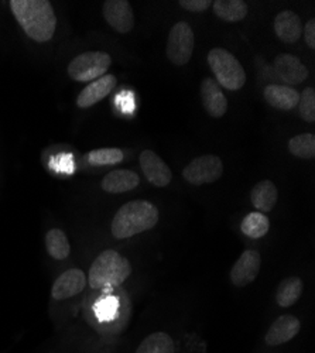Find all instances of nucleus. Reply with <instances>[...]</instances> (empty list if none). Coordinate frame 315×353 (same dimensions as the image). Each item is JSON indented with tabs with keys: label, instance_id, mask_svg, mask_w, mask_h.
I'll return each mask as SVG.
<instances>
[{
	"label": "nucleus",
	"instance_id": "obj_1",
	"mask_svg": "<svg viewBox=\"0 0 315 353\" xmlns=\"http://www.w3.org/2000/svg\"><path fill=\"white\" fill-rule=\"evenodd\" d=\"M9 5L17 23L32 40L47 43L52 39L57 16L48 0H12Z\"/></svg>",
	"mask_w": 315,
	"mask_h": 353
},
{
	"label": "nucleus",
	"instance_id": "obj_2",
	"mask_svg": "<svg viewBox=\"0 0 315 353\" xmlns=\"http://www.w3.org/2000/svg\"><path fill=\"white\" fill-rule=\"evenodd\" d=\"M159 210L149 201H130L114 215L112 234L116 239H129L153 229L159 222Z\"/></svg>",
	"mask_w": 315,
	"mask_h": 353
},
{
	"label": "nucleus",
	"instance_id": "obj_3",
	"mask_svg": "<svg viewBox=\"0 0 315 353\" xmlns=\"http://www.w3.org/2000/svg\"><path fill=\"white\" fill-rule=\"evenodd\" d=\"M132 274V264L116 250L102 252L91 264L88 283L94 290L119 287Z\"/></svg>",
	"mask_w": 315,
	"mask_h": 353
},
{
	"label": "nucleus",
	"instance_id": "obj_4",
	"mask_svg": "<svg viewBox=\"0 0 315 353\" xmlns=\"http://www.w3.org/2000/svg\"><path fill=\"white\" fill-rule=\"evenodd\" d=\"M208 64L218 85L229 91H239L246 82V72L242 64L227 50L214 48L208 52Z\"/></svg>",
	"mask_w": 315,
	"mask_h": 353
},
{
	"label": "nucleus",
	"instance_id": "obj_5",
	"mask_svg": "<svg viewBox=\"0 0 315 353\" xmlns=\"http://www.w3.org/2000/svg\"><path fill=\"white\" fill-rule=\"evenodd\" d=\"M112 64V58L103 51L82 52L68 65L70 77L77 82H92L105 75Z\"/></svg>",
	"mask_w": 315,
	"mask_h": 353
},
{
	"label": "nucleus",
	"instance_id": "obj_6",
	"mask_svg": "<svg viewBox=\"0 0 315 353\" xmlns=\"http://www.w3.org/2000/svg\"><path fill=\"white\" fill-rule=\"evenodd\" d=\"M194 32L188 23L179 21L171 27L167 41V58L171 64L183 67L190 63L194 52Z\"/></svg>",
	"mask_w": 315,
	"mask_h": 353
},
{
	"label": "nucleus",
	"instance_id": "obj_7",
	"mask_svg": "<svg viewBox=\"0 0 315 353\" xmlns=\"http://www.w3.org/2000/svg\"><path fill=\"white\" fill-rule=\"evenodd\" d=\"M223 174V164L218 156L205 154L194 159L183 171L184 180L192 185L212 184Z\"/></svg>",
	"mask_w": 315,
	"mask_h": 353
},
{
	"label": "nucleus",
	"instance_id": "obj_8",
	"mask_svg": "<svg viewBox=\"0 0 315 353\" xmlns=\"http://www.w3.org/2000/svg\"><path fill=\"white\" fill-rule=\"evenodd\" d=\"M103 16L114 32L126 34L134 27V13L126 0H106L103 3Z\"/></svg>",
	"mask_w": 315,
	"mask_h": 353
},
{
	"label": "nucleus",
	"instance_id": "obj_9",
	"mask_svg": "<svg viewBox=\"0 0 315 353\" xmlns=\"http://www.w3.org/2000/svg\"><path fill=\"white\" fill-rule=\"evenodd\" d=\"M262 268V256L256 250H246L236 260L231 270V281L235 287H246L259 276Z\"/></svg>",
	"mask_w": 315,
	"mask_h": 353
},
{
	"label": "nucleus",
	"instance_id": "obj_10",
	"mask_svg": "<svg viewBox=\"0 0 315 353\" xmlns=\"http://www.w3.org/2000/svg\"><path fill=\"white\" fill-rule=\"evenodd\" d=\"M87 283V274L82 270L70 269L55 279L51 287V296L57 301L72 299L83 291Z\"/></svg>",
	"mask_w": 315,
	"mask_h": 353
},
{
	"label": "nucleus",
	"instance_id": "obj_11",
	"mask_svg": "<svg viewBox=\"0 0 315 353\" xmlns=\"http://www.w3.org/2000/svg\"><path fill=\"white\" fill-rule=\"evenodd\" d=\"M140 167L148 181L154 187H167L173 179L168 165L152 150H145L140 154Z\"/></svg>",
	"mask_w": 315,
	"mask_h": 353
},
{
	"label": "nucleus",
	"instance_id": "obj_12",
	"mask_svg": "<svg viewBox=\"0 0 315 353\" xmlns=\"http://www.w3.org/2000/svg\"><path fill=\"white\" fill-rule=\"evenodd\" d=\"M274 72L276 75L289 85H298L304 82L308 77L307 67L293 54H280L274 60Z\"/></svg>",
	"mask_w": 315,
	"mask_h": 353
},
{
	"label": "nucleus",
	"instance_id": "obj_13",
	"mask_svg": "<svg viewBox=\"0 0 315 353\" xmlns=\"http://www.w3.org/2000/svg\"><path fill=\"white\" fill-rule=\"evenodd\" d=\"M114 85H116V78L112 74H105L99 79L92 81L90 85L85 86L78 95L77 106L82 109L94 106L95 103L105 99L113 91Z\"/></svg>",
	"mask_w": 315,
	"mask_h": 353
},
{
	"label": "nucleus",
	"instance_id": "obj_14",
	"mask_svg": "<svg viewBox=\"0 0 315 353\" xmlns=\"http://www.w3.org/2000/svg\"><path fill=\"white\" fill-rule=\"evenodd\" d=\"M300 327V321L294 315H281L270 325L265 341L270 346L287 343L297 336Z\"/></svg>",
	"mask_w": 315,
	"mask_h": 353
},
{
	"label": "nucleus",
	"instance_id": "obj_15",
	"mask_svg": "<svg viewBox=\"0 0 315 353\" xmlns=\"http://www.w3.org/2000/svg\"><path fill=\"white\" fill-rule=\"evenodd\" d=\"M201 99L207 113L212 117H222L227 110V101L218 82L212 78H205L201 83Z\"/></svg>",
	"mask_w": 315,
	"mask_h": 353
},
{
	"label": "nucleus",
	"instance_id": "obj_16",
	"mask_svg": "<svg viewBox=\"0 0 315 353\" xmlns=\"http://www.w3.org/2000/svg\"><path fill=\"white\" fill-rule=\"evenodd\" d=\"M274 32L283 43L294 44L298 41L303 33L301 20L294 12L284 10L274 19Z\"/></svg>",
	"mask_w": 315,
	"mask_h": 353
},
{
	"label": "nucleus",
	"instance_id": "obj_17",
	"mask_svg": "<svg viewBox=\"0 0 315 353\" xmlns=\"http://www.w3.org/2000/svg\"><path fill=\"white\" fill-rule=\"evenodd\" d=\"M139 175L132 170H114L103 176L102 188L109 194H122L139 185Z\"/></svg>",
	"mask_w": 315,
	"mask_h": 353
},
{
	"label": "nucleus",
	"instance_id": "obj_18",
	"mask_svg": "<svg viewBox=\"0 0 315 353\" xmlns=\"http://www.w3.org/2000/svg\"><path fill=\"white\" fill-rule=\"evenodd\" d=\"M266 102L277 109L290 110L297 106L300 94L287 85H269L263 92Z\"/></svg>",
	"mask_w": 315,
	"mask_h": 353
},
{
	"label": "nucleus",
	"instance_id": "obj_19",
	"mask_svg": "<svg viewBox=\"0 0 315 353\" xmlns=\"http://www.w3.org/2000/svg\"><path fill=\"white\" fill-rule=\"evenodd\" d=\"M277 196H278L277 188L269 180H263L261 183H257L253 187L252 194H250V199H252L253 207L262 214L273 211V208L276 207Z\"/></svg>",
	"mask_w": 315,
	"mask_h": 353
},
{
	"label": "nucleus",
	"instance_id": "obj_20",
	"mask_svg": "<svg viewBox=\"0 0 315 353\" xmlns=\"http://www.w3.org/2000/svg\"><path fill=\"white\" fill-rule=\"evenodd\" d=\"M214 13L223 21L236 23L247 16L249 8L243 0H216L212 2Z\"/></svg>",
	"mask_w": 315,
	"mask_h": 353
},
{
	"label": "nucleus",
	"instance_id": "obj_21",
	"mask_svg": "<svg viewBox=\"0 0 315 353\" xmlns=\"http://www.w3.org/2000/svg\"><path fill=\"white\" fill-rule=\"evenodd\" d=\"M303 281L301 279L293 276V277H287L284 279L276 292V301L280 307L283 308H289L292 305H294L298 299L301 297L303 294Z\"/></svg>",
	"mask_w": 315,
	"mask_h": 353
},
{
	"label": "nucleus",
	"instance_id": "obj_22",
	"mask_svg": "<svg viewBox=\"0 0 315 353\" xmlns=\"http://www.w3.org/2000/svg\"><path fill=\"white\" fill-rule=\"evenodd\" d=\"M47 253L55 260H65L71 253L67 234L60 229H51L45 234Z\"/></svg>",
	"mask_w": 315,
	"mask_h": 353
},
{
	"label": "nucleus",
	"instance_id": "obj_23",
	"mask_svg": "<svg viewBox=\"0 0 315 353\" xmlns=\"http://www.w3.org/2000/svg\"><path fill=\"white\" fill-rule=\"evenodd\" d=\"M176 346L171 336L165 332H154L143 341L136 353H174Z\"/></svg>",
	"mask_w": 315,
	"mask_h": 353
},
{
	"label": "nucleus",
	"instance_id": "obj_24",
	"mask_svg": "<svg viewBox=\"0 0 315 353\" xmlns=\"http://www.w3.org/2000/svg\"><path fill=\"white\" fill-rule=\"evenodd\" d=\"M270 229V221L262 212H250L245 216L241 225V230L250 239H261L267 234Z\"/></svg>",
	"mask_w": 315,
	"mask_h": 353
},
{
	"label": "nucleus",
	"instance_id": "obj_25",
	"mask_svg": "<svg viewBox=\"0 0 315 353\" xmlns=\"http://www.w3.org/2000/svg\"><path fill=\"white\" fill-rule=\"evenodd\" d=\"M121 304L118 297L113 296H102L99 300H96L91 308L92 315L99 322H112L114 318L119 315Z\"/></svg>",
	"mask_w": 315,
	"mask_h": 353
},
{
	"label": "nucleus",
	"instance_id": "obj_26",
	"mask_svg": "<svg viewBox=\"0 0 315 353\" xmlns=\"http://www.w3.org/2000/svg\"><path fill=\"white\" fill-rule=\"evenodd\" d=\"M289 150L293 156L303 160H312L315 157V136L303 133L289 141Z\"/></svg>",
	"mask_w": 315,
	"mask_h": 353
},
{
	"label": "nucleus",
	"instance_id": "obj_27",
	"mask_svg": "<svg viewBox=\"0 0 315 353\" xmlns=\"http://www.w3.org/2000/svg\"><path fill=\"white\" fill-rule=\"evenodd\" d=\"M90 164L92 165H113L123 161L125 154L121 149H98L92 150L87 156Z\"/></svg>",
	"mask_w": 315,
	"mask_h": 353
},
{
	"label": "nucleus",
	"instance_id": "obj_28",
	"mask_svg": "<svg viewBox=\"0 0 315 353\" xmlns=\"http://www.w3.org/2000/svg\"><path fill=\"white\" fill-rule=\"evenodd\" d=\"M298 113L305 122H315V91L314 88H305L298 98Z\"/></svg>",
	"mask_w": 315,
	"mask_h": 353
},
{
	"label": "nucleus",
	"instance_id": "obj_29",
	"mask_svg": "<svg viewBox=\"0 0 315 353\" xmlns=\"http://www.w3.org/2000/svg\"><path fill=\"white\" fill-rule=\"evenodd\" d=\"M179 5L188 12L199 13V12H205L208 8H211L212 2L211 0H180Z\"/></svg>",
	"mask_w": 315,
	"mask_h": 353
},
{
	"label": "nucleus",
	"instance_id": "obj_30",
	"mask_svg": "<svg viewBox=\"0 0 315 353\" xmlns=\"http://www.w3.org/2000/svg\"><path fill=\"white\" fill-rule=\"evenodd\" d=\"M51 168H54L55 171H60V172H72L74 167H72V159L68 154H61V156H57L51 159L50 163Z\"/></svg>",
	"mask_w": 315,
	"mask_h": 353
},
{
	"label": "nucleus",
	"instance_id": "obj_31",
	"mask_svg": "<svg viewBox=\"0 0 315 353\" xmlns=\"http://www.w3.org/2000/svg\"><path fill=\"white\" fill-rule=\"evenodd\" d=\"M304 37L308 47L315 48V19H309L304 27Z\"/></svg>",
	"mask_w": 315,
	"mask_h": 353
}]
</instances>
